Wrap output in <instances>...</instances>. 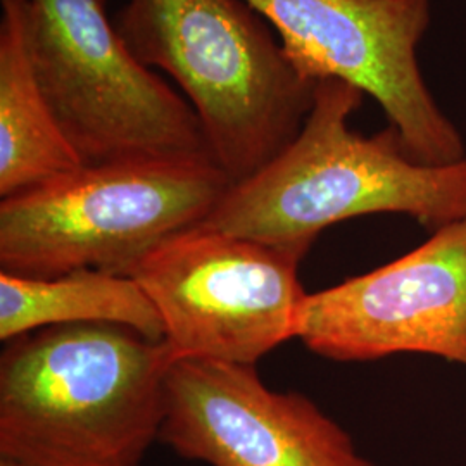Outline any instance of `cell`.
Listing matches in <instances>:
<instances>
[{
    "label": "cell",
    "mask_w": 466,
    "mask_h": 466,
    "mask_svg": "<svg viewBox=\"0 0 466 466\" xmlns=\"http://www.w3.org/2000/svg\"><path fill=\"white\" fill-rule=\"evenodd\" d=\"M0 198L85 167L46 97L32 57L30 0H0Z\"/></svg>",
    "instance_id": "cell-10"
},
{
    "label": "cell",
    "mask_w": 466,
    "mask_h": 466,
    "mask_svg": "<svg viewBox=\"0 0 466 466\" xmlns=\"http://www.w3.org/2000/svg\"><path fill=\"white\" fill-rule=\"evenodd\" d=\"M300 259L199 225L152 250L132 279L156 306L177 358L254 367L298 337L308 298Z\"/></svg>",
    "instance_id": "cell-6"
},
{
    "label": "cell",
    "mask_w": 466,
    "mask_h": 466,
    "mask_svg": "<svg viewBox=\"0 0 466 466\" xmlns=\"http://www.w3.org/2000/svg\"><path fill=\"white\" fill-rule=\"evenodd\" d=\"M0 466H36L30 465V463H25V461H17L13 458H7V456H0Z\"/></svg>",
    "instance_id": "cell-12"
},
{
    "label": "cell",
    "mask_w": 466,
    "mask_h": 466,
    "mask_svg": "<svg viewBox=\"0 0 466 466\" xmlns=\"http://www.w3.org/2000/svg\"><path fill=\"white\" fill-rule=\"evenodd\" d=\"M115 26L144 66L182 88L233 184L277 157L313 107L317 82L246 0H128Z\"/></svg>",
    "instance_id": "cell-3"
},
{
    "label": "cell",
    "mask_w": 466,
    "mask_h": 466,
    "mask_svg": "<svg viewBox=\"0 0 466 466\" xmlns=\"http://www.w3.org/2000/svg\"><path fill=\"white\" fill-rule=\"evenodd\" d=\"M78 323H113L154 340L165 339L163 319L132 277L78 269L30 279L0 271L2 342L40 329Z\"/></svg>",
    "instance_id": "cell-11"
},
{
    "label": "cell",
    "mask_w": 466,
    "mask_h": 466,
    "mask_svg": "<svg viewBox=\"0 0 466 466\" xmlns=\"http://www.w3.org/2000/svg\"><path fill=\"white\" fill-rule=\"evenodd\" d=\"M246 2L267 19L304 78L340 80L377 100L415 161L446 167L465 159V140L418 63L431 0Z\"/></svg>",
    "instance_id": "cell-7"
},
{
    "label": "cell",
    "mask_w": 466,
    "mask_h": 466,
    "mask_svg": "<svg viewBox=\"0 0 466 466\" xmlns=\"http://www.w3.org/2000/svg\"><path fill=\"white\" fill-rule=\"evenodd\" d=\"M298 339L333 361L415 352L466 367V218L396 261L308 294Z\"/></svg>",
    "instance_id": "cell-8"
},
{
    "label": "cell",
    "mask_w": 466,
    "mask_h": 466,
    "mask_svg": "<svg viewBox=\"0 0 466 466\" xmlns=\"http://www.w3.org/2000/svg\"><path fill=\"white\" fill-rule=\"evenodd\" d=\"M177 354L113 323L47 327L0 356V456L36 466H142Z\"/></svg>",
    "instance_id": "cell-2"
},
{
    "label": "cell",
    "mask_w": 466,
    "mask_h": 466,
    "mask_svg": "<svg viewBox=\"0 0 466 466\" xmlns=\"http://www.w3.org/2000/svg\"><path fill=\"white\" fill-rule=\"evenodd\" d=\"M30 5L38 82L85 165L213 157L192 104L135 57L107 15V0Z\"/></svg>",
    "instance_id": "cell-5"
},
{
    "label": "cell",
    "mask_w": 466,
    "mask_h": 466,
    "mask_svg": "<svg viewBox=\"0 0 466 466\" xmlns=\"http://www.w3.org/2000/svg\"><path fill=\"white\" fill-rule=\"evenodd\" d=\"M365 94L321 80L299 135L248 180L233 184L202 227L306 256L335 223L367 215H406L435 232L466 218V157L429 167L398 132L350 128Z\"/></svg>",
    "instance_id": "cell-1"
},
{
    "label": "cell",
    "mask_w": 466,
    "mask_h": 466,
    "mask_svg": "<svg viewBox=\"0 0 466 466\" xmlns=\"http://www.w3.org/2000/svg\"><path fill=\"white\" fill-rule=\"evenodd\" d=\"M159 441L211 466H375L350 433L298 392H275L256 368L177 358Z\"/></svg>",
    "instance_id": "cell-9"
},
{
    "label": "cell",
    "mask_w": 466,
    "mask_h": 466,
    "mask_svg": "<svg viewBox=\"0 0 466 466\" xmlns=\"http://www.w3.org/2000/svg\"><path fill=\"white\" fill-rule=\"evenodd\" d=\"M213 157H138L85 167L0 202V271L134 277L167 238L199 227L230 190Z\"/></svg>",
    "instance_id": "cell-4"
}]
</instances>
